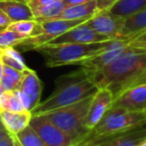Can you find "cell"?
I'll list each match as a JSON object with an SVG mask.
<instances>
[{
	"mask_svg": "<svg viewBox=\"0 0 146 146\" xmlns=\"http://www.w3.org/2000/svg\"><path fill=\"white\" fill-rule=\"evenodd\" d=\"M90 76L96 88H108L115 96L124 88L146 83V51L128 45L125 52Z\"/></svg>",
	"mask_w": 146,
	"mask_h": 146,
	"instance_id": "cell-1",
	"label": "cell"
},
{
	"mask_svg": "<svg viewBox=\"0 0 146 146\" xmlns=\"http://www.w3.org/2000/svg\"><path fill=\"white\" fill-rule=\"evenodd\" d=\"M98 88L87 72L82 68L79 71L63 75L55 82V90L49 98L40 102L31 111L32 115L44 114L46 112L84 100L96 92Z\"/></svg>",
	"mask_w": 146,
	"mask_h": 146,
	"instance_id": "cell-2",
	"label": "cell"
},
{
	"mask_svg": "<svg viewBox=\"0 0 146 146\" xmlns=\"http://www.w3.org/2000/svg\"><path fill=\"white\" fill-rule=\"evenodd\" d=\"M113 40V39H112ZM110 41L98 43H48L35 49L45 59L49 68L62 67L69 65H79L82 61L102 52L108 48Z\"/></svg>",
	"mask_w": 146,
	"mask_h": 146,
	"instance_id": "cell-3",
	"label": "cell"
},
{
	"mask_svg": "<svg viewBox=\"0 0 146 146\" xmlns=\"http://www.w3.org/2000/svg\"><path fill=\"white\" fill-rule=\"evenodd\" d=\"M92 96H88L71 106L44 113L51 122L72 139L74 146L81 143L90 132L86 126V117Z\"/></svg>",
	"mask_w": 146,
	"mask_h": 146,
	"instance_id": "cell-4",
	"label": "cell"
},
{
	"mask_svg": "<svg viewBox=\"0 0 146 146\" xmlns=\"http://www.w3.org/2000/svg\"><path fill=\"white\" fill-rule=\"evenodd\" d=\"M143 125H146V111L144 110L133 111L110 106L85 139L123 132Z\"/></svg>",
	"mask_w": 146,
	"mask_h": 146,
	"instance_id": "cell-5",
	"label": "cell"
},
{
	"mask_svg": "<svg viewBox=\"0 0 146 146\" xmlns=\"http://www.w3.org/2000/svg\"><path fill=\"white\" fill-rule=\"evenodd\" d=\"M88 19H50L39 21L41 26V31L39 34L25 38L16 47H19L23 52L35 50L40 46L52 42L57 37L61 36L72 28L86 22Z\"/></svg>",
	"mask_w": 146,
	"mask_h": 146,
	"instance_id": "cell-6",
	"label": "cell"
},
{
	"mask_svg": "<svg viewBox=\"0 0 146 146\" xmlns=\"http://www.w3.org/2000/svg\"><path fill=\"white\" fill-rule=\"evenodd\" d=\"M146 138V125L104 136L83 140L76 146H137Z\"/></svg>",
	"mask_w": 146,
	"mask_h": 146,
	"instance_id": "cell-7",
	"label": "cell"
},
{
	"mask_svg": "<svg viewBox=\"0 0 146 146\" xmlns=\"http://www.w3.org/2000/svg\"><path fill=\"white\" fill-rule=\"evenodd\" d=\"M29 125L47 146H74L72 139L44 114L32 115Z\"/></svg>",
	"mask_w": 146,
	"mask_h": 146,
	"instance_id": "cell-8",
	"label": "cell"
},
{
	"mask_svg": "<svg viewBox=\"0 0 146 146\" xmlns=\"http://www.w3.org/2000/svg\"><path fill=\"white\" fill-rule=\"evenodd\" d=\"M14 90L19 96L24 108L31 112L40 102L42 83L36 72L28 68L23 72L21 81Z\"/></svg>",
	"mask_w": 146,
	"mask_h": 146,
	"instance_id": "cell-9",
	"label": "cell"
},
{
	"mask_svg": "<svg viewBox=\"0 0 146 146\" xmlns=\"http://www.w3.org/2000/svg\"><path fill=\"white\" fill-rule=\"evenodd\" d=\"M124 22V17L115 15L110 10H98L92 17L86 21V24L98 34L112 40L121 39L120 35Z\"/></svg>",
	"mask_w": 146,
	"mask_h": 146,
	"instance_id": "cell-10",
	"label": "cell"
},
{
	"mask_svg": "<svg viewBox=\"0 0 146 146\" xmlns=\"http://www.w3.org/2000/svg\"><path fill=\"white\" fill-rule=\"evenodd\" d=\"M127 49H128V41L113 39L110 41V45L106 50L82 61L79 66H81V68H83L88 75H92L106 67L108 64L113 61L116 57L125 52Z\"/></svg>",
	"mask_w": 146,
	"mask_h": 146,
	"instance_id": "cell-11",
	"label": "cell"
},
{
	"mask_svg": "<svg viewBox=\"0 0 146 146\" xmlns=\"http://www.w3.org/2000/svg\"><path fill=\"white\" fill-rule=\"evenodd\" d=\"M146 106V83L133 85L113 96L111 106L133 111L144 110Z\"/></svg>",
	"mask_w": 146,
	"mask_h": 146,
	"instance_id": "cell-12",
	"label": "cell"
},
{
	"mask_svg": "<svg viewBox=\"0 0 146 146\" xmlns=\"http://www.w3.org/2000/svg\"><path fill=\"white\" fill-rule=\"evenodd\" d=\"M113 94L108 88H98L90 100L88 110L86 117V126L92 130L98 121L102 119L106 110L111 106Z\"/></svg>",
	"mask_w": 146,
	"mask_h": 146,
	"instance_id": "cell-13",
	"label": "cell"
},
{
	"mask_svg": "<svg viewBox=\"0 0 146 146\" xmlns=\"http://www.w3.org/2000/svg\"><path fill=\"white\" fill-rule=\"evenodd\" d=\"M111 40L102 35L98 34L94 29L86 24V22L72 28L61 36L57 37L56 39L50 43L61 44V43H80V44H88V43H98L104 42V41Z\"/></svg>",
	"mask_w": 146,
	"mask_h": 146,
	"instance_id": "cell-14",
	"label": "cell"
},
{
	"mask_svg": "<svg viewBox=\"0 0 146 146\" xmlns=\"http://www.w3.org/2000/svg\"><path fill=\"white\" fill-rule=\"evenodd\" d=\"M0 8L11 22L35 20L34 14L25 0H1Z\"/></svg>",
	"mask_w": 146,
	"mask_h": 146,
	"instance_id": "cell-15",
	"label": "cell"
},
{
	"mask_svg": "<svg viewBox=\"0 0 146 146\" xmlns=\"http://www.w3.org/2000/svg\"><path fill=\"white\" fill-rule=\"evenodd\" d=\"M32 113L28 110L9 111L0 110V118L4 127L10 135H14L29 125Z\"/></svg>",
	"mask_w": 146,
	"mask_h": 146,
	"instance_id": "cell-16",
	"label": "cell"
},
{
	"mask_svg": "<svg viewBox=\"0 0 146 146\" xmlns=\"http://www.w3.org/2000/svg\"><path fill=\"white\" fill-rule=\"evenodd\" d=\"M98 11L96 0L88 1L86 3L77 4V5L67 6L63 10L57 19H90Z\"/></svg>",
	"mask_w": 146,
	"mask_h": 146,
	"instance_id": "cell-17",
	"label": "cell"
},
{
	"mask_svg": "<svg viewBox=\"0 0 146 146\" xmlns=\"http://www.w3.org/2000/svg\"><path fill=\"white\" fill-rule=\"evenodd\" d=\"M143 31H146V9L125 18L120 38L129 41Z\"/></svg>",
	"mask_w": 146,
	"mask_h": 146,
	"instance_id": "cell-18",
	"label": "cell"
},
{
	"mask_svg": "<svg viewBox=\"0 0 146 146\" xmlns=\"http://www.w3.org/2000/svg\"><path fill=\"white\" fill-rule=\"evenodd\" d=\"M144 9L146 0H117L108 10L115 15L126 18Z\"/></svg>",
	"mask_w": 146,
	"mask_h": 146,
	"instance_id": "cell-19",
	"label": "cell"
},
{
	"mask_svg": "<svg viewBox=\"0 0 146 146\" xmlns=\"http://www.w3.org/2000/svg\"><path fill=\"white\" fill-rule=\"evenodd\" d=\"M65 4L62 0H57L50 4H47L40 8L33 10L35 20L37 21H44V20L57 19L60 14L65 9Z\"/></svg>",
	"mask_w": 146,
	"mask_h": 146,
	"instance_id": "cell-20",
	"label": "cell"
},
{
	"mask_svg": "<svg viewBox=\"0 0 146 146\" xmlns=\"http://www.w3.org/2000/svg\"><path fill=\"white\" fill-rule=\"evenodd\" d=\"M11 136L15 146H47L30 125Z\"/></svg>",
	"mask_w": 146,
	"mask_h": 146,
	"instance_id": "cell-21",
	"label": "cell"
},
{
	"mask_svg": "<svg viewBox=\"0 0 146 146\" xmlns=\"http://www.w3.org/2000/svg\"><path fill=\"white\" fill-rule=\"evenodd\" d=\"M8 30L17 33L22 38H28L31 36L39 34L41 31L40 22L37 20H26V21H17L12 22L7 26Z\"/></svg>",
	"mask_w": 146,
	"mask_h": 146,
	"instance_id": "cell-22",
	"label": "cell"
},
{
	"mask_svg": "<svg viewBox=\"0 0 146 146\" xmlns=\"http://www.w3.org/2000/svg\"><path fill=\"white\" fill-rule=\"evenodd\" d=\"M0 110L9 111H23L26 110L15 90L4 92L0 100Z\"/></svg>",
	"mask_w": 146,
	"mask_h": 146,
	"instance_id": "cell-23",
	"label": "cell"
},
{
	"mask_svg": "<svg viewBox=\"0 0 146 146\" xmlns=\"http://www.w3.org/2000/svg\"><path fill=\"white\" fill-rule=\"evenodd\" d=\"M24 38L7 28H0V49L16 47Z\"/></svg>",
	"mask_w": 146,
	"mask_h": 146,
	"instance_id": "cell-24",
	"label": "cell"
},
{
	"mask_svg": "<svg viewBox=\"0 0 146 146\" xmlns=\"http://www.w3.org/2000/svg\"><path fill=\"white\" fill-rule=\"evenodd\" d=\"M0 60H1L3 65L8 66V67H10V68H13V69L17 70V71L24 72L28 69L25 62H21V61H19V60L13 58V57L3 54V53H0Z\"/></svg>",
	"mask_w": 146,
	"mask_h": 146,
	"instance_id": "cell-25",
	"label": "cell"
},
{
	"mask_svg": "<svg viewBox=\"0 0 146 146\" xmlns=\"http://www.w3.org/2000/svg\"><path fill=\"white\" fill-rule=\"evenodd\" d=\"M128 45L133 47V48L146 51V31H143L142 33L133 37L131 40H129Z\"/></svg>",
	"mask_w": 146,
	"mask_h": 146,
	"instance_id": "cell-26",
	"label": "cell"
},
{
	"mask_svg": "<svg viewBox=\"0 0 146 146\" xmlns=\"http://www.w3.org/2000/svg\"><path fill=\"white\" fill-rule=\"evenodd\" d=\"M0 87L3 88L5 92L8 90H14L17 87V84L13 81V79L9 77V76L3 74V76L0 79Z\"/></svg>",
	"mask_w": 146,
	"mask_h": 146,
	"instance_id": "cell-27",
	"label": "cell"
},
{
	"mask_svg": "<svg viewBox=\"0 0 146 146\" xmlns=\"http://www.w3.org/2000/svg\"><path fill=\"white\" fill-rule=\"evenodd\" d=\"M3 74L9 76V77L11 78V79H13V81L18 85L19 82L21 81V79H22L23 72L17 71V70L13 69V68H10V67H8V66L3 65Z\"/></svg>",
	"mask_w": 146,
	"mask_h": 146,
	"instance_id": "cell-28",
	"label": "cell"
},
{
	"mask_svg": "<svg viewBox=\"0 0 146 146\" xmlns=\"http://www.w3.org/2000/svg\"><path fill=\"white\" fill-rule=\"evenodd\" d=\"M26 3L28 4V6L31 8V10H35L37 8H40L42 6H45L47 4H50L52 2H55L57 0H25Z\"/></svg>",
	"mask_w": 146,
	"mask_h": 146,
	"instance_id": "cell-29",
	"label": "cell"
},
{
	"mask_svg": "<svg viewBox=\"0 0 146 146\" xmlns=\"http://www.w3.org/2000/svg\"><path fill=\"white\" fill-rule=\"evenodd\" d=\"M117 0H96L98 10H108Z\"/></svg>",
	"mask_w": 146,
	"mask_h": 146,
	"instance_id": "cell-30",
	"label": "cell"
},
{
	"mask_svg": "<svg viewBox=\"0 0 146 146\" xmlns=\"http://www.w3.org/2000/svg\"><path fill=\"white\" fill-rule=\"evenodd\" d=\"M12 22L10 21V19L4 14V12L2 11L1 8H0V28H6Z\"/></svg>",
	"mask_w": 146,
	"mask_h": 146,
	"instance_id": "cell-31",
	"label": "cell"
},
{
	"mask_svg": "<svg viewBox=\"0 0 146 146\" xmlns=\"http://www.w3.org/2000/svg\"><path fill=\"white\" fill-rule=\"evenodd\" d=\"M0 146H15L13 137L9 134L8 136L1 138L0 139Z\"/></svg>",
	"mask_w": 146,
	"mask_h": 146,
	"instance_id": "cell-32",
	"label": "cell"
},
{
	"mask_svg": "<svg viewBox=\"0 0 146 146\" xmlns=\"http://www.w3.org/2000/svg\"><path fill=\"white\" fill-rule=\"evenodd\" d=\"M65 4V6H72V5H77V4H82L86 3L88 1H92V0H62Z\"/></svg>",
	"mask_w": 146,
	"mask_h": 146,
	"instance_id": "cell-33",
	"label": "cell"
},
{
	"mask_svg": "<svg viewBox=\"0 0 146 146\" xmlns=\"http://www.w3.org/2000/svg\"><path fill=\"white\" fill-rule=\"evenodd\" d=\"M8 135H9V133H8L7 131L0 129V139H1V138H4V137L8 136Z\"/></svg>",
	"mask_w": 146,
	"mask_h": 146,
	"instance_id": "cell-34",
	"label": "cell"
},
{
	"mask_svg": "<svg viewBox=\"0 0 146 146\" xmlns=\"http://www.w3.org/2000/svg\"><path fill=\"white\" fill-rule=\"evenodd\" d=\"M2 76H3V64L0 60V79H1Z\"/></svg>",
	"mask_w": 146,
	"mask_h": 146,
	"instance_id": "cell-35",
	"label": "cell"
},
{
	"mask_svg": "<svg viewBox=\"0 0 146 146\" xmlns=\"http://www.w3.org/2000/svg\"><path fill=\"white\" fill-rule=\"evenodd\" d=\"M137 146H146V138H145V139H143V140L141 141V142L139 143V144L137 145Z\"/></svg>",
	"mask_w": 146,
	"mask_h": 146,
	"instance_id": "cell-36",
	"label": "cell"
},
{
	"mask_svg": "<svg viewBox=\"0 0 146 146\" xmlns=\"http://www.w3.org/2000/svg\"><path fill=\"white\" fill-rule=\"evenodd\" d=\"M0 129H2V130H6L5 127H4V125H3V123H2V121H1V118H0Z\"/></svg>",
	"mask_w": 146,
	"mask_h": 146,
	"instance_id": "cell-37",
	"label": "cell"
},
{
	"mask_svg": "<svg viewBox=\"0 0 146 146\" xmlns=\"http://www.w3.org/2000/svg\"><path fill=\"white\" fill-rule=\"evenodd\" d=\"M144 111H146V106H145V108H144Z\"/></svg>",
	"mask_w": 146,
	"mask_h": 146,
	"instance_id": "cell-38",
	"label": "cell"
},
{
	"mask_svg": "<svg viewBox=\"0 0 146 146\" xmlns=\"http://www.w3.org/2000/svg\"><path fill=\"white\" fill-rule=\"evenodd\" d=\"M0 1H1V0H0Z\"/></svg>",
	"mask_w": 146,
	"mask_h": 146,
	"instance_id": "cell-39",
	"label": "cell"
}]
</instances>
